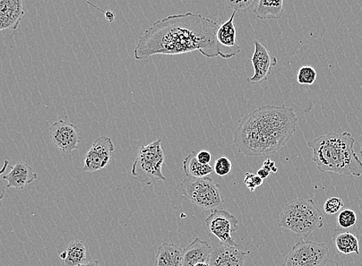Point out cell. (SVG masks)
Returning <instances> with one entry per match:
<instances>
[{
	"mask_svg": "<svg viewBox=\"0 0 362 266\" xmlns=\"http://www.w3.org/2000/svg\"><path fill=\"white\" fill-rule=\"evenodd\" d=\"M49 138L54 147L65 154L72 153L81 141L78 127L62 119L51 125Z\"/></svg>",
	"mask_w": 362,
	"mask_h": 266,
	"instance_id": "9c48e42d",
	"label": "cell"
},
{
	"mask_svg": "<svg viewBox=\"0 0 362 266\" xmlns=\"http://www.w3.org/2000/svg\"><path fill=\"white\" fill-rule=\"evenodd\" d=\"M114 151L115 145L110 137H99L83 157V169L94 173L105 169L109 165Z\"/></svg>",
	"mask_w": 362,
	"mask_h": 266,
	"instance_id": "30bf717a",
	"label": "cell"
},
{
	"mask_svg": "<svg viewBox=\"0 0 362 266\" xmlns=\"http://www.w3.org/2000/svg\"><path fill=\"white\" fill-rule=\"evenodd\" d=\"M254 13L259 20H279L284 13V0H258Z\"/></svg>",
	"mask_w": 362,
	"mask_h": 266,
	"instance_id": "e0dca14e",
	"label": "cell"
},
{
	"mask_svg": "<svg viewBox=\"0 0 362 266\" xmlns=\"http://www.w3.org/2000/svg\"><path fill=\"white\" fill-rule=\"evenodd\" d=\"M183 170L186 177L191 178H203L214 173V169L210 164H202L197 160L195 151L189 153L183 161Z\"/></svg>",
	"mask_w": 362,
	"mask_h": 266,
	"instance_id": "ffe728a7",
	"label": "cell"
},
{
	"mask_svg": "<svg viewBox=\"0 0 362 266\" xmlns=\"http://www.w3.org/2000/svg\"><path fill=\"white\" fill-rule=\"evenodd\" d=\"M194 266H210L209 262H200L194 265Z\"/></svg>",
	"mask_w": 362,
	"mask_h": 266,
	"instance_id": "d590c367",
	"label": "cell"
},
{
	"mask_svg": "<svg viewBox=\"0 0 362 266\" xmlns=\"http://www.w3.org/2000/svg\"><path fill=\"white\" fill-rule=\"evenodd\" d=\"M333 238L334 246L339 253L344 255H360L359 241L356 235L344 229H337Z\"/></svg>",
	"mask_w": 362,
	"mask_h": 266,
	"instance_id": "d6986e66",
	"label": "cell"
},
{
	"mask_svg": "<svg viewBox=\"0 0 362 266\" xmlns=\"http://www.w3.org/2000/svg\"><path fill=\"white\" fill-rule=\"evenodd\" d=\"M103 13H105L106 20L109 23H113L115 20V13L111 12V11H106V12H102Z\"/></svg>",
	"mask_w": 362,
	"mask_h": 266,
	"instance_id": "1f68e13d",
	"label": "cell"
},
{
	"mask_svg": "<svg viewBox=\"0 0 362 266\" xmlns=\"http://www.w3.org/2000/svg\"><path fill=\"white\" fill-rule=\"evenodd\" d=\"M7 167H8V161L5 160L4 167H3L2 169L0 170V177L3 176L4 175ZM5 194H6L5 186L1 180V179H0V201H1L4 198Z\"/></svg>",
	"mask_w": 362,
	"mask_h": 266,
	"instance_id": "f1b7e54d",
	"label": "cell"
},
{
	"mask_svg": "<svg viewBox=\"0 0 362 266\" xmlns=\"http://www.w3.org/2000/svg\"><path fill=\"white\" fill-rule=\"evenodd\" d=\"M24 15L23 0H0V32L16 30Z\"/></svg>",
	"mask_w": 362,
	"mask_h": 266,
	"instance_id": "4fadbf2b",
	"label": "cell"
},
{
	"mask_svg": "<svg viewBox=\"0 0 362 266\" xmlns=\"http://www.w3.org/2000/svg\"><path fill=\"white\" fill-rule=\"evenodd\" d=\"M329 260V248L325 243L303 240L292 247L283 266H319Z\"/></svg>",
	"mask_w": 362,
	"mask_h": 266,
	"instance_id": "52a82bcc",
	"label": "cell"
},
{
	"mask_svg": "<svg viewBox=\"0 0 362 266\" xmlns=\"http://www.w3.org/2000/svg\"><path fill=\"white\" fill-rule=\"evenodd\" d=\"M228 8L236 12L246 13L258 3V0H223Z\"/></svg>",
	"mask_w": 362,
	"mask_h": 266,
	"instance_id": "cb8c5ba5",
	"label": "cell"
},
{
	"mask_svg": "<svg viewBox=\"0 0 362 266\" xmlns=\"http://www.w3.org/2000/svg\"><path fill=\"white\" fill-rule=\"evenodd\" d=\"M78 266H100V264L97 260H92L88 262H84Z\"/></svg>",
	"mask_w": 362,
	"mask_h": 266,
	"instance_id": "e575fe53",
	"label": "cell"
},
{
	"mask_svg": "<svg viewBox=\"0 0 362 266\" xmlns=\"http://www.w3.org/2000/svg\"><path fill=\"white\" fill-rule=\"evenodd\" d=\"M251 252L239 250L238 247L218 245L212 248L210 266H245L247 257Z\"/></svg>",
	"mask_w": 362,
	"mask_h": 266,
	"instance_id": "7c38bea8",
	"label": "cell"
},
{
	"mask_svg": "<svg viewBox=\"0 0 362 266\" xmlns=\"http://www.w3.org/2000/svg\"><path fill=\"white\" fill-rule=\"evenodd\" d=\"M255 183L257 188L260 187L264 183V179H262L260 176H258L257 175H255Z\"/></svg>",
	"mask_w": 362,
	"mask_h": 266,
	"instance_id": "836d02e7",
	"label": "cell"
},
{
	"mask_svg": "<svg viewBox=\"0 0 362 266\" xmlns=\"http://www.w3.org/2000/svg\"><path fill=\"white\" fill-rule=\"evenodd\" d=\"M356 140L349 132L329 133L308 143L313 161L322 173L360 177L362 162L355 150Z\"/></svg>",
	"mask_w": 362,
	"mask_h": 266,
	"instance_id": "3957f363",
	"label": "cell"
},
{
	"mask_svg": "<svg viewBox=\"0 0 362 266\" xmlns=\"http://www.w3.org/2000/svg\"><path fill=\"white\" fill-rule=\"evenodd\" d=\"M220 25L199 13L172 15L155 22L138 40L134 49L136 60L155 55L175 56L198 51L209 59L235 57L240 51L223 52L217 32Z\"/></svg>",
	"mask_w": 362,
	"mask_h": 266,
	"instance_id": "6da1fadb",
	"label": "cell"
},
{
	"mask_svg": "<svg viewBox=\"0 0 362 266\" xmlns=\"http://www.w3.org/2000/svg\"><path fill=\"white\" fill-rule=\"evenodd\" d=\"M298 121L294 109L284 105L263 106L240 120L234 143L245 157H264L286 147Z\"/></svg>",
	"mask_w": 362,
	"mask_h": 266,
	"instance_id": "7a4b0ae2",
	"label": "cell"
},
{
	"mask_svg": "<svg viewBox=\"0 0 362 266\" xmlns=\"http://www.w3.org/2000/svg\"><path fill=\"white\" fill-rule=\"evenodd\" d=\"M212 248L209 243L197 237L183 250L184 266H194L200 262H209Z\"/></svg>",
	"mask_w": 362,
	"mask_h": 266,
	"instance_id": "9a60e30c",
	"label": "cell"
},
{
	"mask_svg": "<svg viewBox=\"0 0 362 266\" xmlns=\"http://www.w3.org/2000/svg\"><path fill=\"white\" fill-rule=\"evenodd\" d=\"M236 13V11L233 12L230 19L220 25L217 39L219 44L223 47L240 49L236 42L237 32L234 24Z\"/></svg>",
	"mask_w": 362,
	"mask_h": 266,
	"instance_id": "44dd1931",
	"label": "cell"
},
{
	"mask_svg": "<svg viewBox=\"0 0 362 266\" xmlns=\"http://www.w3.org/2000/svg\"><path fill=\"white\" fill-rule=\"evenodd\" d=\"M11 171L3 176L7 182L6 188L23 191L28 185L37 179L38 175L34 173L33 169L24 162H18L14 167H10Z\"/></svg>",
	"mask_w": 362,
	"mask_h": 266,
	"instance_id": "5bb4252c",
	"label": "cell"
},
{
	"mask_svg": "<svg viewBox=\"0 0 362 266\" xmlns=\"http://www.w3.org/2000/svg\"><path fill=\"white\" fill-rule=\"evenodd\" d=\"M254 75L247 82L251 84H260L268 80L274 68L277 66V58L274 56L268 47L259 41H255V52L252 57Z\"/></svg>",
	"mask_w": 362,
	"mask_h": 266,
	"instance_id": "8fae6325",
	"label": "cell"
},
{
	"mask_svg": "<svg viewBox=\"0 0 362 266\" xmlns=\"http://www.w3.org/2000/svg\"><path fill=\"white\" fill-rule=\"evenodd\" d=\"M323 213L313 200L300 198L288 202L280 214L279 226L307 238L323 227Z\"/></svg>",
	"mask_w": 362,
	"mask_h": 266,
	"instance_id": "277c9868",
	"label": "cell"
},
{
	"mask_svg": "<svg viewBox=\"0 0 362 266\" xmlns=\"http://www.w3.org/2000/svg\"><path fill=\"white\" fill-rule=\"evenodd\" d=\"M360 154H361V162H362V142H361V147Z\"/></svg>",
	"mask_w": 362,
	"mask_h": 266,
	"instance_id": "8d00e7d4",
	"label": "cell"
},
{
	"mask_svg": "<svg viewBox=\"0 0 362 266\" xmlns=\"http://www.w3.org/2000/svg\"><path fill=\"white\" fill-rule=\"evenodd\" d=\"M270 174H271L270 171H269L268 170H266L265 169H264L262 167L260 169H258L257 171V175L258 176H260L264 180L266 179H268L270 176Z\"/></svg>",
	"mask_w": 362,
	"mask_h": 266,
	"instance_id": "4dcf8cb0",
	"label": "cell"
},
{
	"mask_svg": "<svg viewBox=\"0 0 362 266\" xmlns=\"http://www.w3.org/2000/svg\"><path fill=\"white\" fill-rule=\"evenodd\" d=\"M154 266H184L183 248L174 243H163L158 248Z\"/></svg>",
	"mask_w": 362,
	"mask_h": 266,
	"instance_id": "2e32d148",
	"label": "cell"
},
{
	"mask_svg": "<svg viewBox=\"0 0 362 266\" xmlns=\"http://www.w3.org/2000/svg\"><path fill=\"white\" fill-rule=\"evenodd\" d=\"M317 72L311 66H303L299 68L297 81L300 85H311L317 80Z\"/></svg>",
	"mask_w": 362,
	"mask_h": 266,
	"instance_id": "7402d4cb",
	"label": "cell"
},
{
	"mask_svg": "<svg viewBox=\"0 0 362 266\" xmlns=\"http://www.w3.org/2000/svg\"><path fill=\"white\" fill-rule=\"evenodd\" d=\"M319 266H339V264L337 261L329 260Z\"/></svg>",
	"mask_w": 362,
	"mask_h": 266,
	"instance_id": "d6a6232c",
	"label": "cell"
},
{
	"mask_svg": "<svg viewBox=\"0 0 362 266\" xmlns=\"http://www.w3.org/2000/svg\"><path fill=\"white\" fill-rule=\"evenodd\" d=\"M213 169L214 173L220 178L226 177L232 171V163L228 157L220 156L215 159Z\"/></svg>",
	"mask_w": 362,
	"mask_h": 266,
	"instance_id": "603a6c76",
	"label": "cell"
},
{
	"mask_svg": "<svg viewBox=\"0 0 362 266\" xmlns=\"http://www.w3.org/2000/svg\"><path fill=\"white\" fill-rule=\"evenodd\" d=\"M338 223L341 229L355 226L357 223V214L351 210H344L339 214Z\"/></svg>",
	"mask_w": 362,
	"mask_h": 266,
	"instance_id": "d4e9b609",
	"label": "cell"
},
{
	"mask_svg": "<svg viewBox=\"0 0 362 266\" xmlns=\"http://www.w3.org/2000/svg\"><path fill=\"white\" fill-rule=\"evenodd\" d=\"M161 143L159 139L142 145L138 151L132 169V174L138 182L150 186L158 181H166L162 171L165 155Z\"/></svg>",
	"mask_w": 362,
	"mask_h": 266,
	"instance_id": "5b68a950",
	"label": "cell"
},
{
	"mask_svg": "<svg viewBox=\"0 0 362 266\" xmlns=\"http://www.w3.org/2000/svg\"><path fill=\"white\" fill-rule=\"evenodd\" d=\"M63 266H78L87 260V248L81 240H74L59 255Z\"/></svg>",
	"mask_w": 362,
	"mask_h": 266,
	"instance_id": "ac0fdd59",
	"label": "cell"
},
{
	"mask_svg": "<svg viewBox=\"0 0 362 266\" xmlns=\"http://www.w3.org/2000/svg\"><path fill=\"white\" fill-rule=\"evenodd\" d=\"M244 183L250 191L253 193L256 191L257 186L255 183V174L247 173Z\"/></svg>",
	"mask_w": 362,
	"mask_h": 266,
	"instance_id": "83f0119b",
	"label": "cell"
},
{
	"mask_svg": "<svg viewBox=\"0 0 362 266\" xmlns=\"http://www.w3.org/2000/svg\"><path fill=\"white\" fill-rule=\"evenodd\" d=\"M210 233L216 236L221 244L228 247H238L231 234L238 229V220L230 212L225 209H216L205 219Z\"/></svg>",
	"mask_w": 362,
	"mask_h": 266,
	"instance_id": "ba28073f",
	"label": "cell"
},
{
	"mask_svg": "<svg viewBox=\"0 0 362 266\" xmlns=\"http://www.w3.org/2000/svg\"><path fill=\"white\" fill-rule=\"evenodd\" d=\"M262 168L270 171V173L277 174L279 169L275 166V162L270 159H266L263 163Z\"/></svg>",
	"mask_w": 362,
	"mask_h": 266,
	"instance_id": "f546056e",
	"label": "cell"
},
{
	"mask_svg": "<svg viewBox=\"0 0 362 266\" xmlns=\"http://www.w3.org/2000/svg\"><path fill=\"white\" fill-rule=\"evenodd\" d=\"M344 207L341 199L338 197H331L327 199L324 204V211L327 214H334L339 213Z\"/></svg>",
	"mask_w": 362,
	"mask_h": 266,
	"instance_id": "484cf974",
	"label": "cell"
},
{
	"mask_svg": "<svg viewBox=\"0 0 362 266\" xmlns=\"http://www.w3.org/2000/svg\"><path fill=\"white\" fill-rule=\"evenodd\" d=\"M197 159L202 164L208 165L210 164L212 160V155L208 150H201L197 152Z\"/></svg>",
	"mask_w": 362,
	"mask_h": 266,
	"instance_id": "4316f807",
	"label": "cell"
},
{
	"mask_svg": "<svg viewBox=\"0 0 362 266\" xmlns=\"http://www.w3.org/2000/svg\"><path fill=\"white\" fill-rule=\"evenodd\" d=\"M180 187L182 195L204 210L219 209L225 202L221 186L210 176L186 177Z\"/></svg>",
	"mask_w": 362,
	"mask_h": 266,
	"instance_id": "8992f818",
	"label": "cell"
}]
</instances>
